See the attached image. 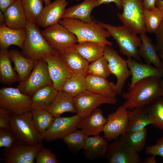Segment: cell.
<instances>
[{
  "label": "cell",
  "instance_id": "cell-2",
  "mask_svg": "<svg viewBox=\"0 0 163 163\" xmlns=\"http://www.w3.org/2000/svg\"><path fill=\"white\" fill-rule=\"evenodd\" d=\"M59 23L76 36L78 43L92 42L104 46L112 45L107 39L110 36L109 32L96 21L85 23L74 18H62Z\"/></svg>",
  "mask_w": 163,
  "mask_h": 163
},
{
  "label": "cell",
  "instance_id": "cell-12",
  "mask_svg": "<svg viewBox=\"0 0 163 163\" xmlns=\"http://www.w3.org/2000/svg\"><path fill=\"white\" fill-rule=\"evenodd\" d=\"M129 110L123 105L107 116L103 132L107 140H114L126 132L128 125Z\"/></svg>",
  "mask_w": 163,
  "mask_h": 163
},
{
  "label": "cell",
  "instance_id": "cell-33",
  "mask_svg": "<svg viewBox=\"0 0 163 163\" xmlns=\"http://www.w3.org/2000/svg\"><path fill=\"white\" fill-rule=\"evenodd\" d=\"M86 90L85 76L81 74H74L65 82L61 90L74 97Z\"/></svg>",
  "mask_w": 163,
  "mask_h": 163
},
{
  "label": "cell",
  "instance_id": "cell-19",
  "mask_svg": "<svg viewBox=\"0 0 163 163\" xmlns=\"http://www.w3.org/2000/svg\"><path fill=\"white\" fill-rule=\"evenodd\" d=\"M107 121V118L104 117L101 109L96 108L87 116L82 118L77 129H80L88 136L99 135L103 131Z\"/></svg>",
  "mask_w": 163,
  "mask_h": 163
},
{
  "label": "cell",
  "instance_id": "cell-13",
  "mask_svg": "<svg viewBox=\"0 0 163 163\" xmlns=\"http://www.w3.org/2000/svg\"><path fill=\"white\" fill-rule=\"evenodd\" d=\"M42 143L31 145L19 141L11 146L5 148L3 155L6 163H33Z\"/></svg>",
  "mask_w": 163,
  "mask_h": 163
},
{
  "label": "cell",
  "instance_id": "cell-16",
  "mask_svg": "<svg viewBox=\"0 0 163 163\" xmlns=\"http://www.w3.org/2000/svg\"><path fill=\"white\" fill-rule=\"evenodd\" d=\"M47 65L48 73L53 85L61 90L65 82L73 74L58 53L48 55L43 59Z\"/></svg>",
  "mask_w": 163,
  "mask_h": 163
},
{
  "label": "cell",
  "instance_id": "cell-28",
  "mask_svg": "<svg viewBox=\"0 0 163 163\" xmlns=\"http://www.w3.org/2000/svg\"><path fill=\"white\" fill-rule=\"evenodd\" d=\"M142 44L138 49V53L146 63L152 64L155 67L163 69V65L154 44L145 33L140 34Z\"/></svg>",
  "mask_w": 163,
  "mask_h": 163
},
{
  "label": "cell",
  "instance_id": "cell-4",
  "mask_svg": "<svg viewBox=\"0 0 163 163\" xmlns=\"http://www.w3.org/2000/svg\"><path fill=\"white\" fill-rule=\"evenodd\" d=\"M26 29L27 36L21 53L23 56L35 62L58 53L49 45L37 24L27 21Z\"/></svg>",
  "mask_w": 163,
  "mask_h": 163
},
{
  "label": "cell",
  "instance_id": "cell-22",
  "mask_svg": "<svg viewBox=\"0 0 163 163\" xmlns=\"http://www.w3.org/2000/svg\"><path fill=\"white\" fill-rule=\"evenodd\" d=\"M58 92L53 85H46L40 88L31 96L32 109L47 110Z\"/></svg>",
  "mask_w": 163,
  "mask_h": 163
},
{
  "label": "cell",
  "instance_id": "cell-37",
  "mask_svg": "<svg viewBox=\"0 0 163 163\" xmlns=\"http://www.w3.org/2000/svg\"><path fill=\"white\" fill-rule=\"evenodd\" d=\"M27 21L36 24L43 9V0H21Z\"/></svg>",
  "mask_w": 163,
  "mask_h": 163
},
{
  "label": "cell",
  "instance_id": "cell-17",
  "mask_svg": "<svg viewBox=\"0 0 163 163\" xmlns=\"http://www.w3.org/2000/svg\"><path fill=\"white\" fill-rule=\"evenodd\" d=\"M126 61L132 76L128 90L133 88L138 81L144 78L150 77H156L161 78L163 77L162 69L147 63H141L132 57H128Z\"/></svg>",
  "mask_w": 163,
  "mask_h": 163
},
{
  "label": "cell",
  "instance_id": "cell-20",
  "mask_svg": "<svg viewBox=\"0 0 163 163\" xmlns=\"http://www.w3.org/2000/svg\"><path fill=\"white\" fill-rule=\"evenodd\" d=\"M66 65L74 74H79L85 76L88 74L89 62L72 47L58 52Z\"/></svg>",
  "mask_w": 163,
  "mask_h": 163
},
{
  "label": "cell",
  "instance_id": "cell-49",
  "mask_svg": "<svg viewBox=\"0 0 163 163\" xmlns=\"http://www.w3.org/2000/svg\"><path fill=\"white\" fill-rule=\"evenodd\" d=\"M155 156L154 155H149L142 161V163H156L157 161Z\"/></svg>",
  "mask_w": 163,
  "mask_h": 163
},
{
  "label": "cell",
  "instance_id": "cell-46",
  "mask_svg": "<svg viewBox=\"0 0 163 163\" xmlns=\"http://www.w3.org/2000/svg\"><path fill=\"white\" fill-rule=\"evenodd\" d=\"M114 3L119 9H123L122 0H97L95 5V7L104 4H107L110 2Z\"/></svg>",
  "mask_w": 163,
  "mask_h": 163
},
{
  "label": "cell",
  "instance_id": "cell-34",
  "mask_svg": "<svg viewBox=\"0 0 163 163\" xmlns=\"http://www.w3.org/2000/svg\"><path fill=\"white\" fill-rule=\"evenodd\" d=\"M147 134L146 127L133 132H126L120 138L128 145L138 152L145 148Z\"/></svg>",
  "mask_w": 163,
  "mask_h": 163
},
{
  "label": "cell",
  "instance_id": "cell-27",
  "mask_svg": "<svg viewBox=\"0 0 163 163\" xmlns=\"http://www.w3.org/2000/svg\"><path fill=\"white\" fill-rule=\"evenodd\" d=\"M97 0H84L82 3L70 7L64 12L62 18L77 19L82 22L89 23L93 21L91 17V11Z\"/></svg>",
  "mask_w": 163,
  "mask_h": 163
},
{
  "label": "cell",
  "instance_id": "cell-40",
  "mask_svg": "<svg viewBox=\"0 0 163 163\" xmlns=\"http://www.w3.org/2000/svg\"><path fill=\"white\" fill-rule=\"evenodd\" d=\"M87 137L82 130L76 129L62 139L69 149L73 151H78L83 149Z\"/></svg>",
  "mask_w": 163,
  "mask_h": 163
},
{
  "label": "cell",
  "instance_id": "cell-24",
  "mask_svg": "<svg viewBox=\"0 0 163 163\" xmlns=\"http://www.w3.org/2000/svg\"><path fill=\"white\" fill-rule=\"evenodd\" d=\"M47 110L54 118L60 117L65 112L76 113L73 97L63 91H58L54 100Z\"/></svg>",
  "mask_w": 163,
  "mask_h": 163
},
{
  "label": "cell",
  "instance_id": "cell-18",
  "mask_svg": "<svg viewBox=\"0 0 163 163\" xmlns=\"http://www.w3.org/2000/svg\"><path fill=\"white\" fill-rule=\"evenodd\" d=\"M68 4L67 0H55L45 5L37 19V25L45 28L58 23L62 18Z\"/></svg>",
  "mask_w": 163,
  "mask_h": 163
},
{
  "label": "cell",
  "instance_id": "cell-9",
  "mask_svg": "<svg viewBox=\"0 0 163 163\" xmlns=\"http://www.w3.org/2000/svg\"><path fill=\"white\" fill-rule=\"evenodd\" d=\"M104 56L108 61L111 74L114 75L117 79L114 90L117 94H120L126 81L131 75L127 61L122 58L111 46L109 45L105 46Z\"/></svg>",
  "mask_w": 163,
  "mask_h": 163
},
{
  "label": "cell",
  "instance_id": "cell-39",
  "mask_svg": "<svg viewBox=\"0 0 163 163\" xmlns=\"http://www.w3.org/2000/svg\"><path fill=\"white\" fill-rule=\"evenodd\" d=\"M88 74L105 78L112 74L108 61L104 56L91 62L88 68Z\"/></svg>",
  "mask_w": 163,
  "mask_h": 163
},
{
  "label": "cell",
  "instance_id": "cell-43",
  "mask_svg": "<svg viewBox=\"0 0 163 163\" xmlns=\"http://www.w3.org/2000/svg\"><path fill=\"white\" fill-rule=\"evenodd\" d=\"M145 153L146 155H158L163 158V136L155 144L146 147Z\"/></svg>",
  "mask_w": 163,
  "mask_h": 163
},
{
  "label": "cell",
  "instance_id": "cell-7",
  "mask_svg": "<svg viewBox=\"0 0 163 163\" xmlns=\"http://www.w3.org/2000/svg\"><path fill=\"white\" fill-rule=\"evenodd\" d=\"M31 96L17 88L4 87L0 90V107L11 114L19 115L31 111Z\"/></svg>",
  "mask_w": 163,
  "mask_h": 163
},
{
  "label": "cell",
  "instance_id": "cell-51",
  "mask_svg": "<svg viewBox=\"0 0 163 163\" xmlns=\"http://www.w3.org/2000/svg\"><path fill=\"white\" fill-rule=\"evenodd\" d=\"M5 25V17L4 13L0 11V26Z\"/></svg>",
  "mask_w": 163,
  "mask_h": 163
},
{
  "label": "cell",
  "instance_id": "cell-5",
  "mask_svg": "<svg viewBox=\"0 0 163 163\" xmlns=\"http://www.w3.org/2000/svg\"><path fill=\"white\" fill-rule=\"evenodd\" d=\"M10 125L18 141L31 145L42 143L43 139L34 125L31 111L21 115L11 114Z\"/></svg>",
  "mask_w": 163,
  "mask_h": 163
},
{
  "label": "cell",
  "instance_id": "cell-25",
  "mask_svg": "<svg viewBox=\"0 0 163 163\" xmlns=\"http://www.w3.org/2000/svg\"><path fill=\"white\" fill-rule=\"evenodd\" d=\"M87 90L95 94L109 97H116L114 90L115 84L106 78L88 74L85 76Z\"/></svg>",
  "mask_w": 163,
  "mask_h": 163
},
{
  "label": "cell",
  "instance_id": "cell-47",
  "mask_svg": "<svg viewBox=\"0 0 163 163\" xmlns=\"http://www.w3.org/2000/svg\"><path fill=\"white\" fill-rule=\"evenodd\" d=\"M18 0H0V11L4 12L10 6Z\"/></svg>",
  "mask_w": 163,
  "mask_h": 163
},
{
  "label": "cell",
  "instance_id": "cell-55",
  "mask_svg": "<svg viewBox=\"0 0 163 163\" xmlns=\"http://www.w3.org/2000/svg\"><path fill=\"white\" fill-rule=\"evenodd\" d=\"M75 0L76 1H78L79 0Z\"/></svg>",
  "mask_w": 163,
  "mask_h": 163
},
{
  "label": "cell",
  "instance_id": "cell-10",
  "mask_svg": "<svg viewBox=\"0 0 163 163\" xmlns=\"http://www.w3.org/2000/svg\"><path fill=\"white\" fill-rule=\"evenodd\" d=\"M41 32L50 46L58 53L78 42L76 36L59 23L45 28Z\"/></svg>",
  "mask_w": 163,
  "mask_h": 163
},
{
  "label": "cell",
  "instance_id": "cell-42",
  "mask_svg": "<svg viewBox=\"0 0 163 163\" xmlns=\"http://www.w3.org/2000/svg\"><path fill=\"white\" fill-rule=\"evenodd\" d=\"M18 141L11 129L0 128V147L8 148Z\"/></svg>",
  "mask_w": 163,
  "mask_h": 163
},
{
  "label": "cell",
  "instance_id": "cell-3",
  "mask_svg": "<svg viewBox=\"0 0 163 163\" xmlns=\"http://www.w3.org/2000/svg\"><path fill=\"white\" fill-rule=\"evenodd\" d=\"M97 22L108 31L110 36L117 43L121 54L141 61L138 49L142 44V40L137 34L123 25L116 26L109 24Z\"/></svg>",
  "mask_w": 163,
  "mask_h": 163
},
{
  "label": "cell",
  "instance_id": "cell-54",
  "mask_svg": "<svg viewBox=\"0 0 163 163\" xmlns=\"http://www.w3.org/2000/svg\"><path fill=\"white\" fill-rule=\"evenodd\" d=\"M160 85L163 88V79H161L160 81Z\"/></svg>",
  "mask_w": 163,
  "mask_h": 163
},
{
  "label": "cell",
  "instance_id": "cell-44",
  "mask_svg": "<svg viewBox=\"0 0 163 163\" xmlns=\"http://www.w3.org/2000/svg\"><path fill=\"white\" fill-rule=\"evenodd\" d=\"M154 34L156 50L158 53H163V21Z\"/></svg>",
  "mask_w": 163,
  "mask_h": 163
},
{
  "label": "cell",
  "instance_id": "cell-21",
  "mask_svg": "<svg viewBox=\"0 0 163 163\" xmlns=\"http://www.w3.org/2000/svg\"><path fill=\"white\" fill-rule=\"evenodd\" d=\"M4 14L8 27L14 29L26 28L27 21L21 0L8 7Z\"/></svg>",
  "mask_w": 163,
  "mask_h": 163
},
{
  "label": "cell",
  "instance_id": "cell-1",
  "mask_svg": "<svg viewBox=\"0 0 163 163\" xmlns=\"http://www.w3.org/2000/svg\"><path fill=\"white\" fill-rule=\"evenodd\" d=\"M161 78L150 77L136 82L133 88L124 92L123 106L129 110L145 107L155 100L163 97V88L160 85Z\"/></svg>",
  "mask_w": 163,
  "mask_h": 163
},
{
  "label": "cell",
  "instance_id": "cell-6",
  "mask_svg": "<svg viewBox=\"0 0 163 163\" xmlns=\"http://www.w3.org/2000/svg\"><path fill=\"white\" fill-rule=\"evenodd\" d=\"M123 12H118V18L132 31L136 34L145 33L144 19L143 0H122Z\"/></svg>",
  "mask_w": 163,
  "mask_h": 163
},
{
  "label": "cell",
  "instance_id": "cell-30",
  "mask_svg": "<svg viewBox=\"0 0 163 163\" xmlns=\"http://www.w3.org/2000/svg\"><path fill=\"white\" fill-rule=\"evenodd\" d=\"M126 132L140 130L152 124V121L145 107H137L129 110Z\"/></svg>",
  "mask_w": 163,
  "mask_h": 163
},
{
  "label": "cell",
  "instance_id": "cell-26",
  "mask_svg": "<svg viewBox=\"0 0 163 163\" xmlns=\"http://www.w3.org/2000/svg\"><path fill=\"white\" fill-rule=\"evenodd\" d=\"M108 146L107 140L99 135L88 136L83 149L87 158L94 160L105 156Z\"/></svg>",
  "mask_w": 163,
  "mask_h": 163
},
{
  "label": "cell",
  "instance_id": "cell-31",
  "mask_svg": "<svg viewBox=\"0 0 163 163\" xmlns=\"http://www.w3.org/2000/svg\"><path fill=\"white\" fill-rule=\"evenodd\" d=\"M11 61L8 48L0 49V80L5 85H10L18 82V75L12 66Z\"/></svg>",
  "mask_w": 163,
  "mask_h": 163
},
{
  "label": "cell",
  "instance_id": "cell-14",
  "mask_svg": "<svg viewBox=\"0 0 163 163\" xmlns=\"http://www.w3.org/2000/svg\"><path fill=\"white\" fill-rule=\"evenodd\" d=\"M110 163H142L139 152L120 137L108 145L105 156Z\"/></svg>",
  "mask_w": 163,
  "mask_h": 163
},
{
  "label": "cell",
  "instance_id": "cell-50",
  "mask_svg": "<svg viewBox=\"0 0 163 163\" xmlns=\"http://www.w3.org/2000/svg\"><path fill=\"white\" fill-rule=\"evenodd\" d=\"M155 5L160 10L163 18V0H156Z\"/></svg>",
  "mask_w": 163,
  "mask_h": 163
},
{
  "label": "cell",
  "instance_id": "cell-41",
  "mask_svg": "<svg viewBox=\"0 0 163 163\" xmlns=\"http://www.w3.org/2000/svg\"><path fill=\"white\" fill-rule=\"evenodd\" d=\"M36 163H59L56 155L49 149L42 147L40 149L35 157Z\"/></svg>",
  "mask_w": 163,
  "mask_h": 163
},
{
  "label": "cell",
  "instance_id": "cell-32",
  "mask_svg": "<svg viewBox=\"0 0 163 163\" xmlns=\"http://www.w3.org/2000/svg\"><path fill=\"white\" fill-rule=\"evenodd\" d=\"M105 46L92 42L78 43L72 47L89 62L104 56Z\"/></svg>",
  "mask_w": 163,
  "mask_h": 163
},
{
  "label": "cell",
  "instance_id": "cell-8",
  "mask_svg": "<svg viewBox=\"0 0 163 163\" xmlns=\"http://www.w3.org/2000/svg\"><path fill=\"white\" fill-rule=\"evenodd\" d=\"M53 85L48 73L47 65L44 59L34 62L33 70L28 78L19 82L17 88L23 94L31 96L40 88Z\"/></svg>",
  "mask_w": 163,
  "mask_h": 163
},
{
  "label": "cell",
  "instance_id": "cell-45",
  "mask_svg": "<svg viewBox=\"0 0 163 163\" xmlns=\"http://www.w3.org/2000/svg\"><path fill=\"white\" fill-rule=\"evenodd\" d=\"M11 115L8 110L0 108V128L11 129Z\"/></svg>",
  "mask_w": 163,
  "mask_h": 163
},
{
  "label": "cell",
  "instance_id": "cell-29",
  "mask_svg": "<svg viewBox=\"0 0 163 163\" xmlns=\"http://www.w3.org/2000/svg\"><path fill=\"white\" fill-rule=\"evenodd\" d=\"M9 53L12 61L14 64V70L17 73L20 82L26 80L33 69L34 62L23 56L17 50L11 49Z\"/></svg>",
  "mask_w": 163,
  "mask_h": 163
},
{
  "label": "cell",
  "instance_id": "cell-15",
  "mask_svg": "<svg viewBox=\"0 0 163 163\" xmlns=\"http://www.w3.org/2000/svg\"><path fill=\"white\" fill-rule=\"evenodd\" d=\"M82 118L77 114L72 117L54 118L50 127L41 134L43 139L51 141L64 137L77 129Z\"/></svg>",
  "mask_w": 163,
  "mask_h": 163
},
{
  "label": "cell",
  "instance_id": "cell-48",
  "mask_svg": "<svg viewBox=\"0 0 163 163\" xmlns=\"http://www.w3.org/2000/svg\"><path fill=\"white\" fill-rule=\"evenodd\" d=\"M155 1L156 0H143L145 9L152 10L156 8Z\"/></svg>",
  "mask_w": 163,
  "mask_h": 163
},
{
  "label": "cell",
  "instance_id": "cell-11",
  "mask_svg": "<svg viewBox=\"0 0 163 163\" xmlns=\"http://www.w3.org/2000/svg\"><path fill=\"white\" fill-rule=\"evenodd\" d=\"M73 98L76 114L82 118L87 116L102 104H115L117 101L116 97H105L87 90Z\"/></svg>",
  "mask_w": 163,
  "mask_h": 163
},
{
  "label": "cell",
  "instance_id": "cell-53",
  "mask_svg": "<svg viewBox=\"0 0 163 163\" xmlns=\"http://www.w3.org/2000/svg\"><path fill=\"white\" fill-rule=\"evenodd\" d=\"M44 2L45 5H47L51 3V0H43Z\"/></svg>",
  "mask_w": 163,
  "mask_h": 163
},
{
  "label": "cell",
  "instance_id": "cell-52",
  "mask_svg": "<svg viewBox=\"0 0 163 163\" xmlns=\"http://www.w3.org/2000/svg\"><path fill=\"white\" fill-rule=\"evenodd\" d=\"M163 65V53H158Z\"/></svg>",
  "mask_w": 163,
  "mask_h": 163
},
{
  "label": "cell",
  "instance_id": "cell-36",
  "mask_svg": "<svg viewBox=\"0 0 163 163\" xmlns=\"http://www.w3.org/2000/svg\"><path fill=\"white\" fill-rule=\"evenodd\" d=\"M152 121V124L163 130V97L159 98L145 107Z\"/></svg>",
  "mask_w": 163,
  "mask_h": 163
},
{
  "label": "cell",
  "instance_id": "cell-23",
  "mask_svg": "<svg viewBox=\"0 0 163 163\" xmlns=\"http://www.w3.org/2000/svg\"><path fill=\"white\" fill-rule=\"evenodd\" d=\"M26 36V28L14 29L5 25L0 26V49H7L10 45H14L22 49Z\"/></svg>",
  "mask_w": 163,
  "mask_h": 163
},
{
  "label": "cell",
  "instance_id": "cell-38",
  "mask_svg": "<svg viewBox=\"0 0 163 163\" xmlns=\"http://www.w3.org/2000/svg\"><path fill=\"white\" fill-rule=\"evenodd\" d=\"M144 19L146 31L154 34L163 21V18L160 10L157 7L154 9H145Z\"/></svg>",
  "mask_w": 163,
  "mask_h": 163
},
{
  "label": "cell",
  "instance_id": "cell-35",
  "mask_svg": "<svg viewBox=\"0 0 163 163\" xmlns=\"http://www.w3.org/2000/svg\"><path fill=\"white\" fill-rule=\"evenodd\" d=\"M32 119L34 125L41 134L43 133L51 126L54 118L47 110L32 109Z\"/></svg>",
  "mask_w": 163,
  "mask_h": 163
}]
</instances>
